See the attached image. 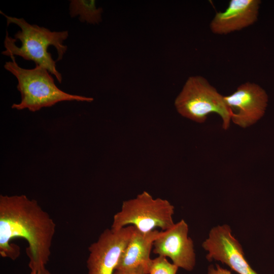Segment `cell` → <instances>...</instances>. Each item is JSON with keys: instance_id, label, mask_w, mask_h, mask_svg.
<instances>
[{"instance_id": "8fae6325", "label": "cell", "mask_w": 274, "mask_h": 274, "mask_svg": "<svg viewBox=\"0 0 274 274\" xmlns=\"http://www.w3.org/2000/svg\"><path fill=\"white\" fill-rule=\"evenodd\" d=\"M160 232L155 229L144 232L134 227L115 270H130L141 266H145L148 270L152 259L150 253L153 243Z\"/></svg>"}, {"instance_id": "30bf717a", "label": "cell", "mask_w": 274, "mask_h": 274, "mask_svg": "<svg viewBox=\"0 0 274 274\" xmlns=\"http://www.w3.org/2000/svg\"><path fill=\"white\" fill-rule=\"evenodd\" d=\"M261 1L231 0L223 12L217 13L210 23L214 34L224 35L241 30L255 23Z\"/></svg>"}, {"instance_id": "9a60e30c", "label": "cell", "mask_w": 274, "mask_h": 274, "mask_svg": "<svg viewBox=\"0 0 274 274\" xmlns=\"http://www.w3.org/2000/svg\"><path fill=\"white\" fill-rule=\"evenodd\" d=\"M207 274H231V273L229 270L223 268L217 264L215 267L213 265L209 266Z\"/></svg>"}, {"instance_id": "8992f818", "label": "cell", "mask_w": 274, "mask_h": 274, "mask_svg": "<svg viewBox=\"0 0 274 274\" xmlns=\"http://www.w3.org/2000/svg\"><path fill=\"white\" fill-rule=\"evenodd\" d=\"M134 229L133 226L128 225L104 230L88 248V274H114Z\"/></svg>"}, {"instance_id": "6da1fadb", "label": "cell", "mask_w": 274, "mask_h": 274, "mask_svg": "<svg viewBox=\"0 0 274 274\" xmlns=\"http://www.w3.org/2000/svg\"><path fill=\"white\" fill-rule=\"evenodd\" d=\"M56 224L47 212L34 199L25 195H0V254L16 259L20 248L11 241L25 239L28 246L26 253L31 271L46 267Z\"/></svg>"}, {"instance_id": "5bb4252c", "label": "cell", "mask_w": 274, "mask_h": 274, "mask_svg": "<svg viewBox=\"0 0 274 274\" xmlns=\"http://www.w3.org/2000/svg\"><path fill=\"white\" fill-rule=\"evenodd\" d=\"M148 269L144 266L127 270H115L114 274H148Z\"/></svg>"}, {"instance_id": "7a4b0ae2", "label": "cell", "mask_w": 274, "mask_h": 274, "mask_svg": "<svg viewBox=\"0 0 274 274\" xmlns=\"http://www.w3.org/2000/svg\"><path fill=\"white\" fill-rule=\"evenodd\" d=\"M1 13L6 18L8 26L14 23L21 29L14 35V39L10 37L7 32L4 41L6 50L2 54L10 57L19 56L25 60L33 61L36 64L46 68L61 83V75L47 49L49 46H53L58 54L56 61L61 60L67 49L63 42L68 37V31H52L44 27L30 24L23 18L9 16L2 11Z\"/></svg>"}, {"instance_id": "277c9868", "label": "cell", "mask_w": 274, "mask_h": 274, "mask_svg": "<svg viewBox=\"0 0 274 274\" xmlns=\"http://www.w3.org/2000/svg\"><path fill=\"white\" fill-rule=\"evenodd\" d=\"M175 106L182 116L199 123L205 122L210 114L216 113L222 119L223 128L229 127L231 112L224 96L202 76L188 78L175 99Z\"/></svg>"}, {"instance_id": "2e32d148", "label": "cell", "mask_w": 274, "mask_h": 274, "mask_svg": "<svg viewBox=\"0 0 274 274\" xmlns=\"http://www.w3.org/2000/svg\"><path fill=\"white\" fill-rule=\"evenodd\" d=\"M30 274H51L46 267L39 270L31 271Z\"/></svg>"}, {"instance_id": "7c38bea8", "label": "cell", "mask_w": 274, "mask_h": 274, "mask_svg": "<svg viewBox=\"0 0 274 274\" xmlns=\"http://www.w3.org/2000/svg\"><path fill=\"white\" fill-rule=\"evenodd\" d=\"M70 15L73 18L79 16L82 22L95 24L101 21V8H97L93 0H72L70 3Z\"/></svg>"}, {"instance_id": "5b68a950", "label": "cell", "mask_w": 274, "mask_h": 274, "mask_svg": "<svg viewBox=\"0 0 274 274\" xmlns=\"http://www.w3.org/2000/svg\"><path fill=\"white\" fill-rule=\"evenodd\" d=\"M174 214V207L168 200L154 198L144 191L136 197L123 202L121 210L114 216L111 228L119 230L132 225L144 232L155 228L165 231L175 224Z\"/></svg>"}, {"instance_id": "4fadbf2b", "label": "cell", "mask_w": 274, "mask_h": 274, "mask_svg": "<svg viewBox=\"0 0 274 274\" xmlns=\"http://www.w3.org/2000/svg\"><path fill=\"white\" fill-rule=\"evenodd\" d=\"M179 267L169 262L166 257L158 256L152 259L148 274H176Z\"/></svg>"}, {"instance_id": "3957f363", "label": "cell", "mask_w": 274, "mask_h": 274, "mask_svg": "<svg viewBox=\"0 0 274 274\" xmlns=\"http://www.w3.org/2000/svg\"><path fill=\"white\" fill-rule=\"evenodd\" d=\"M7 61L4 68L17 79V88L20 92L21 99L19 104H13L12 109L22 110L27 109L35 112L43 108L50 107L63 101L91 102L93 98L71 94L60 90L55 85L52 76L45 67L38 64L32 69L21 67L16 62Z\"/></svg>"}, {"instance_id": "ba28073f", "label": "cell", "mask_w": 274, "mask_h": 274, "mask_svg": "<svg viewBox=\"0 0 274 274\" xmlns=\"http://www.w3.org/2000/svg\"><path fill=\"white\" fill-rule=\"evenodd\" d=\"M231 112V121L245 128L252 126L264 115L268 95L259 85L247 82L240 85L232 94L224 96Z\"/></svg>"}, {"instance_id": "52a82bcc", "label": "cell", "mask_w": 274, "mask_h": 274, "mask_svg": "<svg viewBox=\"0 0 274 274\" xmlns=\"http://www.w3.org/2000/svg\"><path fill=\"white\" fill-rule=\"evenodd\" d=\"M231 232L227 224L211 229L202 244V248L208 252L207 259L219 261L238 274H258L246 260L241 245Z\"/></svg>"}, {"instance_id": "9c48e42d", "label": "cell", "mask_w": 274, "mask_h": 274, "mask_svg": "<svg viewBox=\"0 0 274 274\" xmlns=\"http://www.w3.org/2000/svg\"><path fill=\"white\" fill-rule=\"evenodd\" d=\"M188 233V226L182 219L170 228L160 232L153 243V252L169 258L179 268L191 271L195 265V254Z\"/></svg>"}]
</instances>
